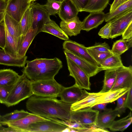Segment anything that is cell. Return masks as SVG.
Returning a JSON list of instances; mask_svg holds the SVG:
<instances>
[{"mask_svg": "<svg viewBox=\"0 0 132 132\" xmlns=\"http://www.w3.org/2000/svg\"><path fill=\"white\" fill-rule=\"evenodd\" d=\"M32 11V21L30 29L35 30L37 34L41 32L45 24L50 19L43 5L32 2L30 5Z\"/></svg>", "mask_w": 132, "mask_h": 132, "instance_id": "obj_5", "label": "cell"}, {"mask_svg": "<svg viewBox=\"0 0 132 132\" xmlns=\"http://www.w3.org/2000/svg\"><path fill=\"white\" fill-rule=\"evenodd\" d=\"M50 120L31 113L30 114L19 120L7 122L5 124V125L12 128L18 132H27L29 126L31 124L40 121Z\"/></svg>", "mask_w": 132, "mask_h": 132, "instance_id": "obj_14", "label": "cell"}, {"mask_svg": "<svg viewBox=\"0 0 132 132\" xmlns=\"http://www.w3.org/2000/svg\"><path fill=\"white\" fill-rule=\"evenodd\" d=\"M20 75L10 69L0 70V86L11 90Z\"/></svg>", "mask_w": 132, "mask_h": 132, "instance_id": "obj_22", "label": "cell"}, {"mask_svg": "<svg viewBox=\"0 0 132 132\" xmlns=\"http://www.w3.org/2000/svg\"><path fill=\"white\" fill-rule=\"evenodd\" d=\"M129 0H114L110 5L109 12H111L116 9L118 7L128 1Z\"/></svg>", "mask_w": 132, "mask_h": 132, "instance_id": "obj_47", "label": "cell"}, {"mask_svg": "<svg viewBox=\"0 0 132 132\" xmlns=\"http://www.w3.org/2000/svg\"><path fill=\"white\" fill-rule=\"evenodd\" d=\"M50 119L65 125L70 128L77 130V132H80L82 130L91 128L71 120H58V119L54 118H51Z\"/></svg>", "mask_w": 132, "mask_h": 132, "instance_id": "obj_38", "label": "cell"}, {"mask_svg": "<svg viewBox=\"0 0 132 132\" xmlns=\"http://www.w3.org/2000/svg\"><path fill=\"white\" fill-rule=\"evenodd\" d=\"M6 42L3 49L6 53L13 58H18L22 57L19 56L18 54L19 45L14 38L8 32L6 28Z\"/></svg>", "mask_w": 132, "mask_h": 132, "instance_id": "obj_26", "label": "cell"}, {"mask_svg": "<svg viewBox=\"0 0 132 132\" xmlns=\"http://www.w3.org/2000/svg\"><path fill=\"white\" fill-rule=\"evenodd\" d=\"M30 113L23 110H16L10 113L2 116V119L4 125L7 122L19 120L30 114Z\"/></svg>", "mask_w": 132, "mask_h": 132, "instance_id": "obj_35", "label": "cell"}, {"mask_svg": "<svg viewBox=\"0 0 132 132\" xmlns=\"http://www.w3.org/2000/svg\"><path fill=\"white\" fill-rule=\"evenodd\" d=\"M5 12L0 13V22L3 20L4 18Z\"/></svg>", "mask_w": 132, "mask_h": 132, "instance_id": "obj_50", "label": "cell"}, {"mask_svg": "<svg viewBox=\"0 0 132 132\" xmlns=\"http://www.w3.org/2000/svg\"><path fill=\"white\" fill-rule=\"evenodd\" d=\"M127 92L121 96L117 100V105L115 110H117L120 114L125 112L126 108L124 106L125 100L126 99Z\"/></svg>", "mask_w": 132, "mask_h": 132, "instance_id": "obj_42", "label": "cell"}, {"mask_svg": "<svg viewBox=\"0 0 132 132\" xmlns=\"http://www.w3.org/2000/svg\"><path fill=\"white\" fill-rule=\"evenodd\" d=\"M79 11L71 0H64L58 14L62 21H67L77 16Z\"/></svg>", "mask_w": 132, "mask_h": 132, "instance_id": "obj_21", "label": "cell"}, {"mask_svg": "<svg viewBox=\"0 0 132 132\" xmlns=\"http://www.w3.org/2000/svg\"><path fill=\"white\" fill-rule=\"evenodd\" d=\"M58 0L60 2H62L64 0Z\"/></svg>", "mask_w": 132, "mask_h": 132, "instance_id": "obj_53", "label": "cell"}, {"mask_svg": "<svg viewBox=\"0 0 132 132\" xmlns=\"http://www.w3.org/2000/svg\"><path fill=\"white\" fill-rule=\"evenodd\" d=\"M87 47L98 51L111 53L110 47L105 42L103 43H96L94 45Z\"/></svg>", "mask_w": 132, "mask_h": 132, "instance_id": "obj_39", "label": "cell"}, {"mask_svg": "<svg viewBox=\"0 0 132 132\" xmlns=\"http://www.w3.org/2000/svg\"><path fill=\"white\" fill-rule=\"evenodd\" d=\"M11 89L0 86V103L5 104Z\"/></svg>", "mask_w": 132, "mask_h": 132, "instance_id": "obj_43", "label": "cell"}, {"mask_svg": "<svg viewBox=\"0 0 132 132\" xmlns=\"http://www.w3.org/2000/svg\"><path fill=\"white\" fill-rule=\"evenodd\" d=\"M27 65L23 73L31 81H37L54 78L62 68V61L59 58H36L26 61Z\"/></svg>", "mask_w": 132, "mask_h": 132, "instance_id": "obj_2", "label": "cell"}, {"mask_svg": "<svg viewBox=\"0 0 132 132\" xmlns=\"http://www.w3.org/2000/svg\"><path fill=\"white\" fill-rule=\"evenodd\" d=\"M132 11V0H129L114 11L105 14V21L110 22Z\"/></svg>", "mask_w": 132, "mask_h": 132, "instance_id": "obj_24", "label": "cell"}, {"mask_svg": "<svg viewBox=\"0 0 132 132\" xmlns=\"http://www.w3.org/2000/svg\"><path fill=\"white\" fill-rule=\"evenodd\" d=\"M66 59L69 76L75 79V84L80 88L90 90V77L84 71L72 60L67 57Z\"/></svg>", "mask_w": 132, "mask_h": 132, "instance_id": "obj_7", "label": "cell"}, {"mask_svg": "<svg viewBox=\"0 0 132 132\" xmlns=\"http://www.w3.org/2000/svg\"><path fill=\"white\" fill-rule=\"evenodd\" d=\"M132 39L126 40L122 39L114 42L111 49V53L120 56L132 47Z\"/></svg>", "mask_w": 132, "mask_h": 132, "instance_id": "obj_31", "label": "cell"}, {"mask_svg": "<svg viewBox=\"0 0 132 132\" xmlns=\"http://www.w3.org/2000/svg\"><path fill=\"white\" fill-rule=\"evenodd\" d=\"M104 93H89L88 95L83 99L71 104V110L74 111L88 108L96 105L101 96Z\"/></svg>", "mask_w": 132, "mask_h": 132, "instance_id": "obj_20", "label": "cell"}, {"mask_svg": "<svg viewBox=\"0 0 132 132\" xmlns=\"http://www.w3.org/2000/svg\"><path fill=\"white\" fill-rule=\"evenodd\" d=\"M31 87L33 95L54 98L59 97L64 87L57 82L54 78L31 81Z\"/></svg>", "mask_w": 132, "mask_h": 132, "instance_id": "obj_4", "label": "cell"}, {"mask_svg": "<svg viewBox=\"0 0 132 132\" xmlns=\"http://www.w3.org/2000/svg\"><path fill=\"white\" fill-rule=\"evenodd\" d=\"M130 88H125L105 93L101 96L96 105L103 103H109L112 102L116 100L120 97L127 92Z\"/></svg>", "mask_w": 132, "mask_h": 132, "instance_id": "obj_27", "label": "cell"}, {"mask_svg": "<svg viewBox=\"0 0 132 132\" xmlns=\"http://www.w3.org/2000/svg\"><path fill=\"white\" fill-rule=\"evenodd\" d=\"M99 113V111L90 108L71 111L70 120L92 128L96 126V122Z\"/></svg>", "mask_w": 132, "mask_h": 132, "instance_id": "obj_6", "label": "cell"}, {"mask_svg": "<svg viewBox=\"0 0 132 132\" xmlns=\"http://www.w3.org/2000/svg\"><path fill=\"white\" fill-rule=\"evenodd\" d=\"M41 32L52 35L65 40H69V37L55 22L50 19L45 24Z\"/></svg>", "mask_w": 132, "mask_h": 132, "instance_id": "obj_25", "label": "cell"}, {"mask_svg": "<svg viewBox=\"0 0 132 132\" xmlns=\"http://www.w3.org/2000/svg\"><path fill=\"white\" fill-rule=\"evenodd\" d=\"M108 104V103H103L97 104L93 106L91 108L99 111H104L107 109L106 107Z\"/></svg>", "mask_w": 132, "mask_h": 132, "instance_id": "obj_48", "label": "cell"}, {"mask_svg": "<svg viewBox=\"0 0 132 132\" xmlns=\"http://www.w3.org/2000/svg\"><path fill=\"white\" fill-rule=\"evenodd\" d=\"M8 0H0V13L5 12Z\"/></svg>", "mask_w": 132, "mask_h": 132, "instance_id": "obj_49", "label": "cell"}, {"mask_svg": "<svg viewBox=\"0 0 132 132\" xmlns=\"http://www.w3.org/2000/svg\"><path fill=\"white\" fill-rule=\"evenodd\" d=\"M27 56L15 58L6 53L4 49H0V64L5 65L24 67L27 61Z\"/></svg>", "mask_w": 132, "mask_h": 132, "instance_id": "obj_23", "label": "cell"}, {"mask_svg": "<svg viewBox=\"0 0 132 132\" xmlns=\"http://www.w3.org/2000/svg\"><path fill=\"white\" fill-rule=\"evenodd\" d=\"M122 39L128 40L132 38V22L128 25L122 35Z\"/></svg>", "mask_w": 132, "mask_h": 132, "instance_id": "obj_46", "label": "cell"}, {"mask_svg": "<svg viewBox=\"0 0 132 132\" xmlns=\"http://www.w3.org/2000/svg\"><path fill=\"white\" fill-rule=\"evenodd\" d=\"M61 3L57 0H47L43 6L49 15L55 16L59 13Z\"/></svg>", "mask_w": 132, "mask_h": 132, "instance_id": "obj_37", "label": "cell"}, {"mask_svg": "<svg viewBox=\"0 0 132 132\" xmlns=\"http://www.w3.org/2000/svg\"><path fill=\"white\" fill-rule=\"evenodd\" d=\"M110 0H89L83 11L88 12H102L106 7Z\"/></svg>", "mask_w": 132, "mask_h": 132, "instance_id": "obj_32", "label": "cell"}, {"mask_svg": "<svg viewBox=\"0 0 132 132\" xmlns=\"http://www.w3.org/2000/svg\"><path fill=\"white\" fill-rule=\"evenodd\" d=\"M64 52L66 57L71 60L82 69L89 77L103 70L101 67L92 64L79 56L65 50Z\"/></svg>", "mask_w": 132, "mask_h": 132, "instance_id": "obj_12", "label": "cell"}, {"mask_svg": "<svg viewBox=\"0 0 132 132\" xmlns=\"http://www.w3.org/2000/svg\"><path fill=\"white\" fill-rule=\"evenodd\" d=\"M32 21V11L30 6L24 14L20 23L22 34L24 36L30 29Z\"/></svg>", "mask_w": 132, "mask_h": 132, "instance_id": "obj_34", "label": "cell"}, {"mask_svg": "<svg viewBox=\"0 0 132 132\" xmlns=\"http://www.w3.org/2000/svg\"><path fill=\"white\" fill-rule=\"evenodd\" d=\"M132 116L131 111L126 117L117 121H114L109 127L110 130L113 131H123L131 124Z\"/></svg>", "mask_w": 132, "mask_h": 132, "instance_id": "obj_33", "label": "cell"}, {"mask_svg": "<svg viewBox=\"0 0 132 132\" xmlns=\"http://www.w3.org/2000/svg\"><path fill=\"white\" fill-rule=\"evenodd\" d=\"M89 94L85 89L75 84L70 87H64L59 97L64 102L72 104L86 97Z\"/></svg>", "mask_w": 132, "mask_h": 132, "instance_id": "obj_8", "label": "cell"}, {"mask_svg": "<svg viewBox=\"0 0 132 132\" xmlns=\"http://www.w3.org/2000/svg\"><path fill=\"white\" fill-rule=\"evenodd\" d=\"M79 12H82L89 0H71Z\"/></svg>", "mask_w": 132, "mask_h": 132, "instance_id": "obj_44", "label": "cell"}, {"mask_svg": "<svg viewBox=\"0 0 132 132\" xmlns=\"http://www.w3.org/2000/svg\"><path fill=\"white\" fill-rule=\"evenodd\" d=\"M71 104L56 98L43 97L33 95L26 102L27 109L31 113L48 118L70 120Z\"/></svg>", "mask_w": 132, "mask_h": 132, "instance_id": "obj_1", "label": "cell"}, {"mask_svg": "<svg viewBox=\"0 0 132 132\" xmlns=\"http://www.w3.org/2000/svg\"><path fill=\"white\" fill-rule=\"evenodd\" d=\"M36 0H29V1H30V2H34V1H35Z\"/></svg>", "mask_w": 132, "mask_h": 132, "instance_id": "obj_52", "label": "cell"}, {"mask_svg": "<svg viewBox=\"0 0 132 132\" xmlns=\"http://www.w3.org/2000/svg\"><path fill=\"white\" fill-rule=\"evenodd\" d=\"M3 125V124L2 119V116L0 114V126Z\"/></svg>", "mask_w": 132, "mask_h": 132, "instance_id": "obj_51", "label": "cell"}, {"mask_svg": "<svg viewBox=\"0 0 132 132\" xmlns=\"http://www.w3.org/2000/svg\"><path fill=\"white\" fill-rule=\"evenodd\" d=\"M60 24L61 28L70 37L77 35L82 30V21L77 16L67 21L62 20Z\"/></svg>", "mask_w": 132, "mask_h": 132, "instance_id": "obj_18", "label": "cell"}, {"mask_svg": "<svg viewBox=\"0 0 132 132\" xmlns=\"http://www.w3.org/2000/svg\"><path fill=\"white\" fill-rule=\"evenodd\" d=\"M117 76L114 84L110 91L132 87V67L123 65L116 70Z\"/></svg>", "mask_w": 132, "mask_h": 132, "instance_id": "obj_10", "label": "cell"}, {"mask_svg": "<svg viewBox=\"0 0 132 132\" xmlns=\"http://www.w3.org/2000/svg\"><path fill=\"white\" fill-rule=\"evenodd\" d=\"M4 20L6 29L20 46L24 36L22 34L20 22L5 13Z\"/></svg>", "mask_w": 132, "mask_h": 132, "instance_id": "obj_16", "label": "cell"}, {"mask_svg": "<svg viewBox=\"0 0 132 132\" xmlns=\"http://www.w3.org/2000/svg\"><path fill=\"white\" fill-rule=\"evenodd\" d=\"M6 39V27L3 20L0 22V47L3 49L5 45Z\"/></svg>", "mask_w": 132, "mask_h": 132, "instance_id": "obj_41", "label": "cell"}, {"mask_svg": "<svg viewBox=\"0 0 132 132\" xmlns=\"http://www.w3.org/2000/svg\"><path fill=\"white\" fill-rule=\"evenodd\" d=\"M120 115L117 110L107 109L103 112L99 113L96 120V125L103 129L109 128L116 117L120 116Z\"/></svg>", "mask_w": 132, "mask_h": 132, "instance_id": "obj_19", "label": "cell"}, {"mask_svg": "<svg viewBox=\"0 0 132 132\" xmlns=\"http://www.w3.org/2000/svg\"><path fill=\"white\" fill-rule=\"evenodd\" d=\"M68 127L57 122L50 119L31 124L27 132H63Z\"/></svg>", "mask_w": 132, "mask_h": 132, "instance_id": "obj_11", "label": "cell"}, {"mask_svg": "<svg viewBox=\"0 0 132 132\" xmlns=\"http://www.w3.org/2000/svg\"><path fill=\"white\" fill-rule=\"evenodd\" d=\"M111 31L110 23H107L99 31L98 34L102 38L109 39L110 38Z\"/></svg>", "mask_w": 132, "mask_h": 132, "instance_id": "obj_40", "label": "cell"}, {"mask_svg": "<svg viewBox=\"0 0 132 132\" xmlns=\"http://www.w3.org/2000/svg\"><path fill=\"white\" fill-rule=\"evenodd\" d=\"M105 17L103 11L90 13L82 21V30L88 32L96 28L105 20Z\"/></svg>", "mask_w": 132, "mask_h": 132, "instance_id": "obj_17", "label": "cell"}, {"mask_svg": "<svg viewBox=\"0 0 132 132\" xmlns=\"http://www.w3.org/2000/svg\"><path fill=\"white\" fill-rule=\"evenodd\" d=\"M33 95L31 81L23 73L12 88L4 104L14 105Z\"/></svg>", "mask_w": 132, "mask_h": 132, "instance_id": "obj_3", "label": "cell"}, {"mask_svg": "<svg viewBox=\"0 0 132 132\" xmlns=\"http://www.w3.org/2000/svg\"><path fill=\"white\" fill-rule=\"evenodd\" d=\"M37 35L34 30L30 29L23 38L19 47L18 54L20 57L24 56L35 37Z\"/></svg>", "mask_w": 132, "mask_h": 132, "instance_id": "obj_28", "label": "cell"}, {"mask_svg": "<svg viewBox=\"0 0 132 132\" xmlns=\"http://www.w3.org/2000/svg\"><path fill=\"white\" fill-rule=\"evenodd\" d=\"M31 3L29 0H8L5 13L20 22Z\"/></svg>", "mask_w": 132, "mask_h": 132, "instance_id": "obj_9", "label": "cell"}, {"mask_svg": "<svg viewBox=\"0 0 132 132\" xmlns=\"http://www.w3.org/2000/svg\"><path fill=\"white\" fill-rule=\"evenodd\" d=\"M116 69L105 70L103 85L102 89L100 92L104 93L109 91L115 83L117 76Z\"/></svg>", "mask_w": 132, "mask_h": 132, "instance_id": "obj_29", "label": "cell"}, {"mask_svg": "<svg viewBox=\"0 0 132 132\" xmlns=\"http://www.w3.org/2000/svg\"><path fill=\"white\" fill-rule=\"evenodd\" d=\"M88 53L96 62L98 66H100L102 62L105 59L111 55L112 53L98 51L86 47Z\"/></svg>", "mask_w": 132, "mask_h": 132, "instance_id": "obj_36", "label": "cell"}, {"mask_svg": "<svg viewBox=\"0 0 132 132\" xmlns=\"http://www.w3.org/2000/svg\"><path fill=\"white\" fill-rule=\"evenodd\" d=\"M124 106L126 108H128L131 111H132V87L127 92Z\"/></svg>", "mask_w": 132, "mask_h": 132, "instance_id": "obj_45", "label": "cell"}, {"mask_svg": "<svg viewBox=\"0 0 132 132\" xmlns=\"http://www.w3.org/2000/svg\"><path fill=\"white\" fill-rule=\"evenodd\" d=\"M86 47L83 44L70 40H65L63 44V48L64 50L79 56L92 64L97 65L88 53Z\"/></svg>", "mask_w": 132, "mask_h": 132, "instance_id": "obj_15", "label": "cell"}, {"mask_svg": "<svg viewBox=\"0 0 132 132\" xmlns=\"http://www.w3.org/2000/svg\"><path fill=\"white\" fill-rule=\"evenodd\" d=\"M123 65L120 56L113 54L103 61L100 67L105 70L116 69Z\"/></svg>", "mask_w": 132, "mask_h": 132, "instance_id": "obj_30", "label": "cell"}, {"mask_svg": "<svg viewBox=\"0 0 132 132\" xmlns=\"http://www.w3.org/2000/svg\"><path fill=\"white\" fill-rule=\"evenodd\" d=\"M132 22V11L110 22L111 31L110 38L122 35L129 24Z\"/></svg>", "mask_w": 132, "mask_h": 132, "instance_id": "obj_13", "label": "cell"}]
</instances>
